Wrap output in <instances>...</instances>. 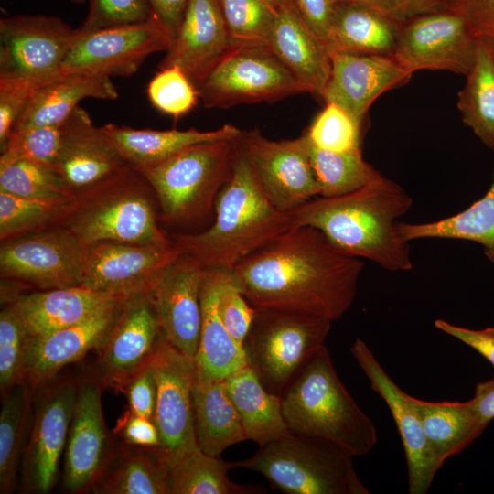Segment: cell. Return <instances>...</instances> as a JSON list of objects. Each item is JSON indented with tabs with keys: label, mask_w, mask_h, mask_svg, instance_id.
Segmentation results:
<instances>
[{
	"label": "cell",
	"mask_w": 494,
	"mask_h": 494,
	"mask_svg": "<svg viewBox=\"0 0 494 494\" xmlns=\"http://www.w3.org/2000/svg\"><path fill=\"white\" fill-rule=\"evenodd\" d=\"M173 39L172 31L156 16L141 23L90 32L77 28L59 73L128 77L150 55L166 52Z\"/></svg>",
	"instance_id": "8fae6325"
},
{
	"label": "cell",
	"mask_w": 494,
	"mask_h": 494,
	"mask_svg": "<svg viewBox=\"0 0 494 494\" xmlns=\"http://www.w3.org/2000/svg\"><path fill=\"white\" fill-rule=\"evenodd\" d=\"M233 461L222 460L199 447L169 468L170 494H252L262 488L240 485L229 478Z\"/></svg>",
	"instance_id": "f35d334b"
},
{
	"label": "cell",
	"mask_w": 494,
	"mask_h": 494,
	"mask_svg": "<svg viewBox=\"0 0 494 494\" xmlns=\"http://www.w3.org/2000/svg\"><path fill=\"white\" fill-rule=\"evenodd\" d=\"M231 47L220 0H188L158 69L177 67L194 84Z\"/></svg>",
	"instance_id": "d4e9b609"
},
{
	"label": "cell",
	"mask_w": 494,
	"mask_h": 494,
	"mask_svg": "<svg viewBox=\"0 0 494 494\" xmlns=\"http://www.w3.org/2000/svg\"><path fill=\"white\" fill-rule=\"evenodd\" d=\"M218 310L231 337L244 346L253 320L254 308L242 295L231 271L224 270L222 273L218 293Z\"/></svg>",
	"instance_id": "681fc988"
},
{
	"label": "cell",
	"mask_w": 494,
	"mask_h": 494,
	"mask_svg": "<svg viewBox=\"0 0 494 494\" xmlns=\"http://www.w3.org/2000/svg\"><path fill=\"white\" fill-rule=\"evenodd\" d=\"M192 392L197 442L203 452L220 456L229 446L248 440L224 380L195 375Z\"/></svg>",
	"instance_id": "d6a6232c"
},
{
	"label": "cell",
	"mask_w": 494,
	"mask_h": 494,
	"mask_svg": "<svg viewBox=\"0 0 494 494\" xmlns=\"http://www.w3.org/2000/svg\"><path fill=\"white\" fill-rule=\"evenodd\" d=\"M456 1H457V0H456Z\"/></svg>",
	"instance_id": "e7e4bbea"
},
{
	"label": "cell",
	"mask_w": 494,
	"mask_h": 494,
	"mask_svg": "<svg viewBox=\"0 0 494 494\" xmlns=\"http://www.w3.org/2000/svg\"><path fill=\"white\" fill-rule=\"evenodd\" d=\"M231 46H267L277 11L264 0H220Z\"/></svg>",
	"instance_id": "b9f144b4"
},
{
	"label": "cell",
	"mask_w": 494,
	"mask_h": 494,
	"mask_svg": "<svg viewBox=\"0 0 494 494\" xmlns=\"http://www.w3.org/2000/svg\"><path fill=\"white\" fill-rule=\"evenodd\" d=\"M22 453V490L48 493L56 484L74 412L78 381L55 377L38 390Z\"/></svg>",
	"instance_id": "7c38bea8"
},
{
	"label": "cell",
	"mask_w": 494,
	"mask_h": 494,
	"mask_svg": "<svg viewBox=\"0 0 494 494\" xmlns=\"http://www.w3.org/2000/svg\"><path fill=\"white\" fill-rule=\"evenodd\" d=\"M307 143L321 197L348 194L381 177V174L363 158L361 150L330 152L315 147L308 140Z\"/></svg>",
	"instance_id": "ab89813d"
},
{
	"label": "cell",
	"mask_w": 494,
	"mask_h": 494,
	"mask_svg": "<svg viewBox=\"0 0 494 494\" xmlns=\"http://www.w3.org/2000/svg\"><path fill=\"white\" fill-rule=\"evenodd\" d=\"M113 433L129 445L156 449L159 447V435L153 420L129 409L117 420Z\"/></svg>",
	"instance_id": "f5cc1de1"
},
{
	"label": "cell",
	"mask_w": 494,
	"mask_h": 494,
	"mask_svg": "<svg viewBox=\"0 0 494 494\" xmlns=\"http://www.w3.org/2000/svg\"><path fill=\"white\" fill-rule=\"evenodd\" d=\"M77 35L59 17L16 15L0 19V77H48L60 66Z\"/></svg>",
	"instance_id": "ac0fdd59"
},
{
	"label": "cell",
	"mask_w": 494,
	"mask_h": 494,
	"mask_svg": "<svg viewBox=\"0 0 494 494\" xmlns=\"http://www.w3.org/2000/svg\"><path fill=\"white\" fill-rule=\"evenodd\" d=\"M150 365L156 382L152 420L159 435L157 451L170 468L199 447L192 392L195 364L163 338Z\"/></svg>",
	"instance_id": "9a60e30c"
},
{
	"label": "cell",
	"mask_w": 494,
	"mask_h": 494,
	"mask_svg": "<svg viewBox=\"0 0 494 494\" xmlns=\"http://www.w3.org/2000/svg\"><path fill=\"white\" fill-rule=\"evenodd\" d=\"M61 141V124L13 131L1 147L0 166L28 160L53 167Z\"/></svg>",
	"instance_id": "bcb514c9"
},
{
	"label": "cell",
	"mask_w": 494,
	"mask_h": 494,
	"mask_svg": "<svg viewBox=\"0 0 494 494\" xmlns=\"http://www.w3.org/2000/svg\"><path fill=\"white\" fill-rule=\"evenodd\" d=\"M124 161L137 170L156 166L190 145L238 137L242 130L224 124L212 131L135 129L107 124L101 126Z\"/></svg>",
	"instance_id": "f1b7e54d"
},
{
	"label": "cell",
	"mask_w": 494,
	"mask_h": 494,
	"mask_svg": "<svg viewBox=\"0 0 494 494\" xmlns=\"http://www.w3.org/2000/svg\"><path fill=\"white\" fill-rule=\"evenodd\" d=\"M91 490L97 494H170L169 467L156 448L123 442L113 448Z\"/></svg>",
	"instance_id": "1f68e13d"
},
{
	"label": "cell",
	"mask_w": 494,
	"mask_h": 494,
	"mask_svg": "<svg viewBox=\"0 0 494 494\" xmlns=\"http://www.w3.org/2000/svg\"><path fill=\"white\" fill-rule=\"evenodd\" d=\"M339 1L295 0L306 24L327 48L336 7Z\"/></svg>",
	"instance_id": "11a10c76"
},
{
	"label": "cell",
	"mask_w": 494,
	"mask_h": 494,
	"mask_svg": "<svg viewBox=\"0 0 494 494\" xmlns=\"http://www.w3.org/2000/svg\"><path fill=\"white\" fill-rule=\"evenodd\" d=\"M268 48L305 88L320 96L331 70L330 53L297 7L277 12Z\"/></svg>",
	"instance_id": "484cf974"
},
{
	"label": "cell",
	"mask_w": 494,
	"mask_h": 494,
	"mask_svg": "<svg viewBox=\"0 0 494 494\" xmlns=\"http://www.w3.org/2000/svg\"><path fill=\"white\" fill-rule=\"evenodd\" d=\"M194 86L207 108L274 102L306 92L267 46H231Z\"/></svg>",
	"instance_id": "9c48e42d"
},
{
	"label": "cell",
	"mask_w": 494,
	"mask_h": 494,
	"mask_svg": "<svg viewBox=\"0 0 494 494\" xmlns=\"http://www.w3.org/2000/svg\"><path fill=\"white\" fill-rule=\"evenodd\" d=\"M349 1H352V2H356V3H359V4H362V5H369L370 7H373L388 16H391V13L389 11V8H388V5L385 2V0H349Z\"/></svg>",
	"instance_id": "94428289"
},
{
	"label": "cell",
	"mask_w": 494,
	"mask_h": 494,
	"mask_svg": "<svg viewBox=\"0 0 494 494\" xmlns=\"http://www.w3.org/2000/svg\"><path fill=\"white\" fill-rule=\"evenodd\" d=\"M224 270L205 269L200 287L201 328L194 357L195 375L224 380L247 366L244 346L223 324L218 310V293Z\"/></svg>",
	"instance_id": "4316f807"
},
{
	"label": "cell",
	"mask_w": 494,
	"mask_h": 494,
	"mask_svg": "<svg viewBox=\"0 0 494 494\" xmlns=\"http://www.w3.org/2000/svg\"><path fill=\"white\" fill-rule=\"evenodd\" d=\"M236 138L199 143L156 166L138 170L154 190L161 220L188 225L213 210L233 170Z\"/></svg>",
	"instance_id": "8992f818"
},
{
	"label": "cell",
	"mask_w": 494,
	"mask_h": 494,
	"mask_svg": "<svg viewBox=\"0 0 494 494\" xmlns=\"http://www.w3.org/2000/svg\"><path fill=\"white\" fill-rule=\"evenodd\" d=\"M70 1H71L72 3H74V4H79V5H81V4L84 3V2L87 1V0H70Z\"/></svg>",
	"instance_id": "be15d7a7"
},
{
	"label": "cell",
	"mask_w": 494,
	"mask_h": 494,
	"mask_svg": "<svg viewBox=\"0 0 494 494\" xmlns=\"http://www.w3.org/2000/svg\"><path fill=\"white\" fill-rule=\"evenodd\" d=\"M156 202L147 180L126 164L75 192L53 225L70 231L83 246L101 241L169 245L173 241L157 224Z\"/></svg>",
	"instance_id": "277c9868"
},
{
	"label": "cell",
	"mask_w": 494,
	"mask_h": 494,
	"mask_svg": "<svg viewBox=\"0 0 494 494\" xmlns=\"http://www.w3.org/2000/svg\"><path fill=\"white\" fill-rule=\"evenodd\" d=\"M435 326L444 333L460 340L483 356L494 368V328L471 329L436 319Z\"/></svg>",
	"instance_id": "9f6ffc18"
},
{
	"label": "cell",
	"mask_w": 494,
	"mask_h": 494,
	"mask_svg": "<svg viewBox=\"0 0 494 494\" xmlns=\"http://www.w3.org/2000/svg\"><path fill=\"white\" fill-rule=\"evenodd\" d=\"M27 331L11 303L0 313L1 400L25 381Z\"/></svg>",
	"instance_id": "ee69618b"
},
{
	"label": "cell",
	"mask_w": 494,
	"mask_h": 494,
	"mask_svg": "<svg viewBox=\"0 0 494 494\" xmlns=\"http://www.w3.org/2000/svg\"><path fill=\"white\" fill-rule=\"evenodd\" d=\"M113 301L119 300L78 285L21 295L10 303L28 336L35 337L77 324Z\"/></svg>",
	"instance_id": "f546056e"
},
{
	"label": "cell",
	"mask_w": 494,
	"mask_h": 494,
	"mask_svg": "<svg viewBox=\"0 0 494 494\" xmlns=\"http://www.w3.org/2000/svg\"><path fill=\"white\" fill-rule=\"evenodd\" d=\"M86 18L80 31L90 32L141 23L154 16L147 0H88Z\"/></svg>",
	"instance_id": "c3c4849f"
},
{
	"label": "cell",
	"mask_w": 494,
	"mask_h": 494,
	"mask_svg": "<svg viewBox=\"0 0 494 494\" xmlns=\"http://www.w3.org/2000/svg\"><path fill=\"white\" fill-rule=\"evenodd\" d=\"M180 253L174 242H97L83 246L81 285L119 301L153 294Z\"/></svg>",
	"instance_id": "30bf717a"
},
{
	"label": "cell",
	"mask_w": 494,
	"mask_h": 494,
	"mask_svg": "<svg viewBox=\"0 0 494 494\" xmlns=\"http://www.w3.org/2000/svg\"><path fill=\"white\" fill-rule=\"evenodd\" d=\"M146 92L154 107L174 118L189 113L199 99L193 82L175 66L159 69L149 81Z\"/></svg>",
	"instance_id": "7dc6e473"
},
{
	"label": "cell",
	"mask_w": 494,
	"mask_h": 494,
	"mask_svg": "<svg viewBox=\"0 0 494 494\" xmlns=\"http://www.w3.org/2000/svg\"><path fill=\"white\" fill-rule=\"evenodd\" d=\"M124 302L113 301L88 318L50 334L28 337L25 381L37 391L57 377L63 367L96 350L112 328Z\"/></svg>",
	"instance_id": "603a6c76"
},
{
	"label": "cell",
	"mask_w": 494,
	"mask_h": 494,
	"mask_svg": "<svg viewBox=\"0 0 494 494\" xmlns=\"http://www.w3.org/2000/svg\"><path fill=\"white\" fill-rule=\"evenodd\" d=\"M281 402L293 434L332 442L354 456L367 455L377 443L373 422L338 378L326 345L285 390Z\"/></svg>",
	"instance_id": "5b68a950"
},
{
	"label": "cell",
	"mask_w": 494,
	"mask_h": 494,
	"mask_svg": "<svg viewBox=\"0 0 494 494\" xmlns=\"http://www.w3.org/2000/svg\"><path fill=\"white\" fill-rule=\"evenodd\" d=\"M0 191L48 201H62L73 196L50 166L19 160L0 166Z\"/></svg>",
	"instance_id": "60d3db41"
},
{
	"label": "cell",
	"mask_w": 494,
	"mask_h": 494,
	"mask_svg": "<svg viewBox=\"0 0 494 494\" xmlns=\"http://www.w3.org/2000/svg\"><path fill=\"white\" fill-rule=\"evenodd\" d=\"M277 12L286 8L297 7L295 0H264Z\"/></svg>",
	"instance_id": "6125c7cd"
},
{
	"label": "cell",
	"mask_w": 494,
	"mask_h": 494,
	"mask_svg": "<svg viewBox=\"0 0 494 494\" xmlns=\"http://www.w3.org/2000/svg\"><path fill=\"white\" fill-rule=\"evenodd\" d=\"M478 44L466 18L454 8L401 23L392 57L412 73L428 70L466 76L475 62Z\"/></svg>",
	"instance_id": "2e32d148"
},
{
	"label": "cell",
	"mask_w": 494,
	"mask_h": 494,
	"mask_svg": "<svg viewBox=\"0 0 494 494\" xmlns=\"http://www.w3.org/2000/svg\"><path fill=\"white\" fill-rule=\"evenodd\" d=\"M455 9L464 16L476 38L494 50V0H457Z\"/></svg>",
	"instance_id": "db71d44e"
},
{
	"label": "cell",
	"mask_w": 494,
	"mask_h": 494,
	"mask_svg": "<svg viewBox=\"0 0 494 494\" xmlns=\"http://www.w3.org/2000/svg\"><path fill=\"white\" fill-rule=\"evenodd\" d=\"M391 16L403 23L415 16L454 9L456 0H385Z\"/></svg>",
	"instance_id": "6f0895ef"
},
{
	"label": "cell",
	"mask_w": 494,
	"mask_h": 494,
	"mask_svg": "<svg viewBox=\"0 0 494 494\" xmlns=\"http://www.w3.org/2000/svg\"><path fill=\"white\" fill-rule=\"evenodd\" d=\"M248 439L263 446L292 434L281 396L269 392L248 365L224 379Z\"/></svg>",
	"instance_id": "836d02e7"
},
{
	"label": "cell",
	"mask_w": 494,
	"mask_h": 494,
	"mask_svg": "<svg viewBox=\"0 0 494 494\" xmlns=\"http://www.w3.org/2000/svg\"><path fill=\"white\" fill-rule=\"evenodd\" d=\"M363 266L321 231L305 226L252 252L231 273L255 309L297 312L333 322L351 306Z\"/></svg>",
	"instance_id": "6da1fadb"
},
{
	"label": "cell",
	"mask_w": 494,
	"mask_h": 494,
	"mask_svg": "<svg viewBox=\"0 0 494 494\" xmlns=\"http://www.w3.org/2000/svg\"><path fill=\"white\" fill-rule=\"evenodd\" d=\"M330 59V75L320 96L360 126L379 96L408 82L413 75L390 56L334 51Z\"/></svg>",
	"instance_id": "44dd1931"
},
{
	"label": "cell",
	"mask_w": 494,
	"mask_h": 494,
	"mask_svg": "<svg viewBox=\"0 0 494 494\" xmlns=\"http://www.w3.org/2000/svg\"><path fill=\"white\" fill-rule=\"evenodd\" d=\"M154 15L166 25L174 37L182 21L188 0H147Z\"/></svg>",
	"instance_id": "680465c9"
},
{
	"label": "cell",
	"mask_w": 494,
	"mask_h": 494,
	"mask_svg": "<svg viewBox=\"0 0 494 494\" xmlns=\"http://www.w3.org/2000/svg\"><path fill=\"white\" fill-rule=\"evenodd\" d=\"M466 78L457 108L464 124L494 152V50L480 40Z\"/></svg>",
	"instance_id": "8d00e7d4"
},
{
	"label": "cell",
	"mask_w": 494,
	"mask_h": 494,
	"mask_svg": "<svg viewBox=\"0 0 494 494\" xmlns=\"http://www.w3.org/2000/svg\"><path fill=\"white\" fill-rule=\"evenodd\" d=\"M36 390L24 381L2 401L0 413V493H12L28 432Z\"/></svg>",
	"instance_id": "74e56055"
},
{
	"label": "cell",
	"mask_w": 494,
	"mask_h": 494,
	"mask_svg": "<svg viewBox=\"0 0 494 494\" xmlns=\"http://www.w3.org/2000/svg\"><path fill=\"white\" fill-rule=\"evenodd\" d=\"M354 457L332 442L292 433L233 462L235 468L256 471L287 494H370Z\"/></svg>",
	"instance_id": "52a82bcc"
},
{
	"label": "cell",
	"mask_w": 494,
	"mask_h": 494,
	"mask_svg": "<svg viewBox=\"0 0 494 494\" xmlns=\"http://www.w3.org/2000/svg\"><path fill=\"white\" fill-rule=\"evenodd\" d=\"M426 440L443 465L475 441L488 426L477 413L471 400L428 402L413 397Z\"/></svg>",
	"instance_id": "e575fe53"
},
{
	"label": "cell",
	"mask_w": 494,
	"mask_h": 494,
	"mask_svg": "<svg viewBox=\"0 0 494 494\" xmlns=\"http://www.w3.org/2000/svg\"><path fill=\"white\" fill-rule=\"evenodd\" d=\"M122 392L127 398L130 411L153 419L156 401V382L150 362L129 380Z\"/></svg>",
	"instance_id": "816d5d0a"
},
{
	"label": "cell",
	"mask_w": 494,
	"mask_h": 494,
	"mask_svg": "<svg viewBox=\"0 0 494 494\" xmlns=\"http://www.w3.org/2000/svg\"><path fill=\"white\" fill-rule=\"evenodd\" d=\"M350 353L369 380L371 389L385 402L395 422L406 457L408 492L425 494L443 465L436 459L426 440L413 397L392 380L362 339L356 338L350 347Z\"/></svg>",
	"instance_id": "ffe728a7"
},
{
	"label": "cell",
	"mask_w": 494,
	"mask_h": 494,
	"mask_svg": "<svg viewBox=\"0 0 494 494\" xmlns=\"http://www.w3.org/2000/svg\"><path fill=\"white\" fill-rule=\"evenodd\" d=\"M58 75V74H57ZM48 77H0V146L6 142L27 102Z\"/></svg>",
	"instance_id": "f907efd6"
},
{
	"label": "cell",
	"mask_w": 494,
	"mask_h": 494,
	"mask_svg": "<svg viewBox=\"0 0 494 494\" xmlns=\"http://www.w3.org/2000/svg\"><path fill=\"white\" fill-rule=\"evenodd\" d=\"M1 242L2 280L39 290L81 285L83 245L68 230L53 225Z\"/></svg>",
	"instance_id": "5bb4252c"
},
{
	"label": "cell",
	"mask_w": 494,
	"mask_h": 494,
	"mask_svg": "<svg viewBox=\"0 0 494 494\" xmlns=\"http://www.w3.org/2000/svg\"><path fill=\"white\" fill-rule=\"evenodd\" d=\"M396 231L406 242L435 238L471 241L480 244L494 263V173L487 193L466 209L430 222H398Z\"/></svg>",
	"instance_id": "d590c367"
},
{
	"label": "cell",
	"mask_w": 494,
	"mask_h": 494,
	"mask_svg": "<svg viewBox=\"0 0 494 494\" xmlns=\"http://www.w3.org/2000/svg\"><path fill=\"white\" fill-rule=\"evenodd\" d=\"M66 200H39L0 191L1 242L52 226Z\"/></svg>",
	"instance_id": "7bdbcfd3"
},
{
	"label": "cell",
	"mask_w": 494,
	"mask_h": 494,
	"mask_svg": "<svg viewBox=\"0 0 494 494\" xmlns=\"http://www.w3.org/2000/svg\"><path fill=\"white\" fill-rule=\"evenodd\" d=\"M62 141L53 165L73 192L95 184L127 163L89 113L78 106L61 123Z\"/></svg>",
	"instance_id": "cb8c5ba5"
},
{
	"label": "cell",
	"mask_w": 494,
	"mask_h": 494,
	"mask_svg": "<svg viewBox=\"0 0 494 494\" xmlns=\"http://www.w3.org/2000/svg\"><path fill=\"white\" fill-rule=\"evenodd\" d=\"M412 204L399 184L381 176L348 194L309 199L291 211L292 229L315 228L349 255L387 271H410L409 242L399 237L396 224Z\"/></svg>",
	"instance_id": "7a4b0ae2"
},
{
	"label": "cell",
	"mask_w": 494,
	"mask_h": 494,
	"mask_svg": "<svg viewBox=\"0 0 494 494\" xmlns=\"http://www.w3.org/2000/svg\"><path fill=\"white\" fill-rule=\"evenodd\" d=\"M236 145L264 195L278 210L291 212L319 196L305 134L291 140L274 141L258 129L242 131Z\"/></svg>",
	"instance_id": "4fadbf2b"
},
{
	"label": "cell",
	"mask_w": 494,
	"mask_h": 494,
	"mask_svg": "<svg viewBox=\"0 0 494 494\" xmlns=\"http://www.w3.org/2000/svg\"><path fill=\"white\" fill-rule=\"evenodd\" d=\"M102 384L95 377L78 381V392L63 458V489L91 490L113 448L102 406Z\"/></svg>",
	"instance_id": "d6986e66"
},
{
	"label": "cell",
	"mask_w": 494,
	"mask_h": 494,
	"mask_svg": "<svg viewBox=\"0 0 494 494\" xmlns=\"http://www.w3.org/2000/svg\"><path fill=\"white\" fill-rule=\"evenodd\" d=\"M163 338L154 293L124 301L96 349L94 376L103 387L122 392L129 380L150 362Z\"/></svg>",
	"instance_id": "e0dca14e"
},
{
	"label": "cell",
	"mask_w": 494,
	"mask_h": 494,
	"mask_svg": "<svg viewBox=\"0 0 494 494\" xmlns=\"http://www.w3.org/2000/svg\"><path fill=\"white\" fill-rule=\"evenodd\" d=\"M237 146V145H236ZM212 225L199 233H178L173 242L205 269L231 271L243 258L292 229L291 212L266 198L237 149L233 170L215 202Z\"/></svg>",
	"instance_id": "3957f363"
},
{
	"label": "cell",
	"mask_w": 494,
	"mask_h": 494,
	"mask_svg": "<svg viewBox=\"0 0 494 494\" xmlns=\"http://www.w3.org/2000/svg\"><path fill=\"white\" fill-rule=\"evenodd\" d=\"M204 273L205 268L199 261L181 252L154 292L164 338L193 360L200 335L199 295Z\"/></svg>",
	"instance_id": "7402d4cb"
},
{
	"label": "cell",
	"mask_w": 494,
	"mask_h": 494,
	"mask_svg": "<svg viewBox=\"0 0 494 494\" xmlns=\"http://www.w3.org/2000/svg\"><path fill=\"white\" fill-rule=\"evenodd\" d=\"M331 323L303 313L254 308L244 342L248 366L269 392L281 396L325 345Z\"/></svg>",
	"instance_id": "ba28073f"
},
{
	"label": "cell",
	"mask_w": 494,
	"mask_h": 494,
	"mask_svg": "<svg viewBox=\"0 0 494 494\" xmlns=\"http://www.w3.org/2000/svg\"><path fill=\"white\" fill-rule=\"evenodd\" d=\"M401 23L366 5L340 0L336 7L328 51L392 57Z\"/></svg>",
	"instance_id": "4dcf8cb0"
},
{
	"label": "cell",
	"mask_w": 494,
	"mask_h": 494,
	"mask_svg": "<svg viewBox=\"0 0 494 494\" xmlns=\"http://www.w3.org/2000/svg\"><path fill=\"white\" fill-rule=\"evenodd\" d=\"M470 400L481 421L489 425L494 419V378L477 383Z\"/></svg>",
	"instance_id": "91938a15"
},
{
	"label": "cell",
	"mask_w": 494,
	"mask_h": 494,
	"mask_svg": "<svg viewBox=\"0 0 494 494\" xmlns=\"http://www.w3.org/2000/svg\"><path fill=\"white\" fill-rule=\"evenodd\" d=\"M360 126L347 112L333 102H327L305 133L317 148L330 152L361 150Z\"/></svg>",
	"instance_id": "f6af8a7d"
},
{
	"label": "cell",
	"mask_w": 494,
	"mask_h": 494,
	"mask_svg": "<svg viewBox=\"0 0 494 494\" xmlns=\"http://www.w3.org/2000/svg\"><path fill=\"white\" fill-rule=\"evenodd\" d=\"M117 97V90L110 77L59 73L37 89L12 132L60 124L86 98L115 100Z\"/></svg>",
	"instance_id": "83f0119b"
}]
</instances>
